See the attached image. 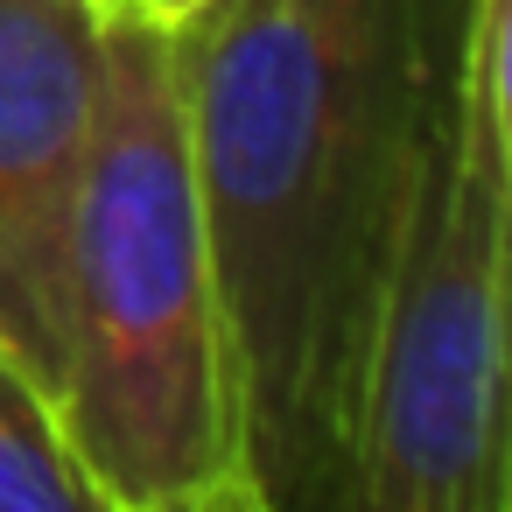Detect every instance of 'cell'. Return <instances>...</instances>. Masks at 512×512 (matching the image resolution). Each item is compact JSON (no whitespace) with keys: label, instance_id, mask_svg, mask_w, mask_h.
Returning <instances> with one entry per match:
<instances>
[{"label":"cell","instance_id":"6da1fadb","mask_svg":"<svg viewBox=\"0 0 512 512\" xmlns=\"http://www.w3.org/2000/svg\"><path fill=\"white\" fill-rule=\"evenodd\" d=\"M456 15L463 0H204L169 22L246 477L267 512L330 498Z\"/></svg>","mask_w":512,"mask_h":512},{"label":"cell","instance_id":"7a4b0ae2","mask_svg":"<svg viewBox=\"0 0 512 512\" xmlns=\"http://www.w3.org/2000/svg\"><path fill=\"white\" fill-rule=\"evenodd\" d=\"M57 421L113 512H190L246 477L232 323L197 204L169 22L106 8L64 260Z\"/></svg>","mask_w":512,"mask_h":512},{"label":"cell","instance_id":"3957f363","mask_svg":"<svg viewBox=\"0 0 512 512\" xmlns=\"http://www.w3.org/2000/svg\"><path fill=\"white\" fill-rule=\"evenodd\" d=\"M512 0L449 29L323 512H512Z\"/></svg>","mask_w":512,"mask_h":512},{"label":"cell","instance_id":"277c9868","mask_svg":"<svg viewBox=\"0 0 512 512\" xmlns=\"http://www.w3.org/2000/svg\"><path fill=\"white\" fill-rule=\"evenodd\" d=\"M99 0H0V351L50 400L64 372V260L92 141Z\"/></svg>","mask_w":512,"mask_h":512},{"label":"cell","instance_id":"5b68a950","mask_svg":"<svg viewBox=\"0 0 512 512\" xmlns=\"http://www.w3.org/2000/svg\"><path fill=\"white\" fill-rule=\"evenodd\" d=\"M0 512H113L78 463L57 400L0 351Z\"/></svg>","mask_w":512,"mask_h":512},{"label":"cell","instance_id":"8992f818","mask_svg":"<svg viewBox=\"0 0 512 512\" xmlns=\"http://www.w3.org/2000/svg\"><path fill=\"white\" fill-rule=\"evenodd\" d=\"M190 512H267V498L253 491V477H239V484L211 491V498H204V505H190Z\"/></svg>","mask_w":512,"mask_h":512},{"label":"cell","instance_id":"52a82bcc","mask_svg":"<svg viewBox=\"0 0 512 512\" xmlns=\"http://www.w3.org/2000/svg\"><path fill=\"white\" fill-rule=\"evenodd\" d=\"M141 8H148L155 22H183L190 8H204V0H141Z\"/></svg>","mask_w":512,"mask_h":512},{"label":"cell","instance_id":"ba28073f","mask_svg":"<svg viewBox=\"0 0 512 512\" xmlns=\"http://www.w3.org/2000/svg\"><path fill=\"white\" fill-rule=\"evenodd\" d=\"M99 8H141V0H99Z\"/></svg>","mask_w":512,"mask_h":512}]
</instances>
